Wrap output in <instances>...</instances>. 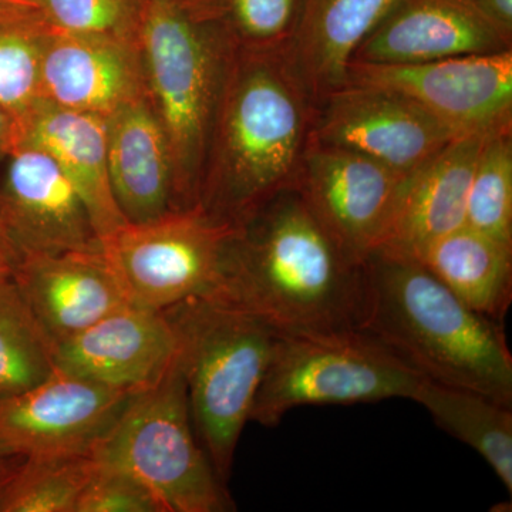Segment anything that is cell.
Masks as SVG:
<instances>
[{"label":"cell","instance_id":"6da1fadb","mask_svg":"<svg viewBox=\"0 0 512 512\" xmlns=\"http://www.w3.org/2000/svg\"><path fill=\"white\" fill-rule=\"evenodd\" d=\"M316 107L288 47L234 45L198 207L238 225L279 192L298 188Z\"/></svg>","mask_w":512,"mask_h":512},{"label":"cell","instance_id":"7a4b0ae2","mask_svg":"<svg viewBox=\"0 0 512 512\" xmlns=\"http://www.w3.org/2000/svg\"><path fill=\"white\" fill-rule=\"evenodd\" d=\"M215 298L278 333L356 328L362 264L340 248L292 188L235 225Z\"/></svg>","mask_w":512,"mask_h":512},{"label":"cell","instance_id":"3957f363","mask_svg":"<svg viewBox=\"0 0 512 512\" xmlns=\"http://www.w3.org/2000/svg\"><path fill=\"white\" fill-rule=\"evenodd\" d=\"M356 328L423 379L512 406L504 323L468 308L416 258L382 249L367 256Z\"/></svg>","mask_w":512,"mask_h":512},{"label":"cell","instance_id":"277c9868","mask_svg":"<svg viewBox=\"0 0 512 512\" xmlns=\"http://www.w3.org/2000/svg\"><path fill=\"white\" fill-rule=\"evenodd\" d=\"M140 49L173 161L174 210L198 207L234 43L194 0H150Z\"/></svg>","mask_w":512,"mask_h":512},{"label":"cell","instance_id":"5b68a950","mask_svg":"<svg viewBox=\"0 0 512 512\" xmlns=\"http://www.w3.org/2000/svg\"><path fill=\"white\" fill-rule=\"evenodd\" d=\"M163 312L177 336L195 434L228 485L278 332L218 298L188 299Z\"/></svg>","mask_w":512,"mask_h":512},{"label":"cell","instance_id":"8992f818","mask_svg":"<svg viewBox=\"0 0 512 512\" xmlns=\"http://www.w3.org/2000/svg\"><path fill=\"white\" fill-rule=\"evenodd\" d=\"M92 454L146 484L164 512L235 510L195 434L178 352L157 383L131 397Z\"/></svg>","mask_w":512,"mask_h":512},{"label":"cell","instance_id":"52a82bcc","mask_svg":"<svg viewBox=\"0 0 512 512\" xmlns=\"http://www.w3.org/2000/svg\"><path fill=\"white\" fill-rule=\"evenodd\" d=\"M421 379L357 328L278 333L249 421L275 427L296 407L412 399Z\"/></svg>","mask_w":512,"mask_h":512},{"label":"cell","instance_id":"ba28073f","mask_svg":"<svg viewBox=\"0 0 512 512\" xmlns=\"http://www.w3.org/2000/svg\"><path fill=\"white\" fill-rule=\"evenodd\" d=\"M234 231L235 225L194 207L143 224L126 222L101 239V249L128 302L163 312L218 295Z\"/></svg>","mask_w":512,"mask_h":512},{"label":"cell","instance_id":"9c48e42d","mask_svg":"<svg viewBox=\"0 0 512 512\" xmlns=\"http://www.w3.org/2000/svg\"><path fill=\"white\" fill-rule=\"evenodd\" d=\"M463 134L402 94L345 84L318 101L312 140L410 174Z\"/></svg>","mask_w":512,"mask_h":512},{"label":"cell","instance_id":"30bf717a","mask_svg":"<svg viewBox=\"0 0 512 512\" xmlns=\"http://www.w3.org/2000/svg\"><path fill=\"white\" fill-rule=\"evenodd\" d=\"M345 84L402 94L461 133L512 126V50L416 64L352 62Z\"/></svg>","mask_w":512,"mask_h":512},{"label":"cell","instance_id":"8fae6325","mask_svg":"<svg viewBox=\"0 0 512 512\" xmlns=\"http://www.w3.org/2000/svg\"><path fill=\"white\" fill-rule=\"evenodd\" d=\"M0 227L20 259L99 251L86 204L46 151L19 143L0 168Z\"/></svg>","mask_w":512,"mask_h":512},{"label":"cell","instance_id":"7c38bea8","mask_svg":"<svg viewBox=\"0 0 512 512\" xmlns=\"http://www.w3.org/2000/svg\"><path fill=\"white\" fill-rule=\"evenodd\" d=\"M407 174L311 138L298 190L340 248L363 261L379 248Z\"/></svg>","mask_w":512,"mask_h":512},{"label":"cell","instance_id":"4fadbf2b","mask_svg":"<svg viewBox=\"0 0 512 512\" xmlns=\"http://www.w3.org/2000/svg\"><path fill=\"white\" fill-rule=\"evenodd\" d=\"M134 394L55 370L28 390L0 396V441L22 456L87 453Z\"/></svg>","mask_w":512,"mask_h":512},{"label":"cell","instance_id":"5bb4252c","mask_svg":"<svg viewBox=\"0 0 512 512\" xmlns=\"http://www.w3.org/2000/svg\"><path fill=\"white\" fill-rule=\"evenodd\" d=\"M177 336L164 312L126 305L56 343L55 370L111 389L143 392L173 365Z\"/></svg>","mask_w":512,"mask_h":512},{"label":"cell","instance_id":"9a60e30c","mask_svg":"<svg viewBox=\"0 0 512 512\" xmlns=\"http://www.w3.org/2000/svg\"><path fill=\"white\" fill-rule=\"evenodd\" d=\"M146 97L140 43L53 32L43 56L40 100L107 119Z\"/></svg>","mask_w":512,"mask_h":512},{"label":"cell","instance_id":"2e32d148","mask_svg":"<svg viewBox=\"0 0 512 512\" xmlns=\"http://www.w3.org/2000/svg\"><path fill=\"white\" fill-rule=\"evenodd\" d=\"M512 50L468 0H397L350 63L416 64Z\"/></svg>","mask_w":512,"mask_h":512},{"label":"cell","instance_id":"e0dca14e","mask_svg":"<svg viewBox=\"0 0 512 512\" xmlns=\"http://www.w3.org/2000/svg\"><path fill=\"white\" fill-rule=\"evenodd\" d=\"M10 278L53 346L130 305L103 249L29 256Z\"/></svg>","mask_w":512,"mask_h":512},{"label":"cell","instance_id":"ac0fdd59","mask_svg":"<svg viewBox=\"0 0 512 512\" xmlns=\"http://www.w3.org/2000/svg\"><path fill=\"white\" fill-rule=\"evenodd\" d=\"M488 133L454 138L426 164L407 174L377 249L414 258L431 242L466 225L468 192Z\"/></svg>","mask_w":512,"mask_h":512},{"label":"cell","instance_id":"d6986e66","mask_svg":"<svg viewBox=\"0 0 512 512\" xmlns=\"http://www.w3.org/2000/svg\"><path fill=\"white\" fill-rule=\"evenodd\" d=\"M106 120L111 190L124 220L143 224L175 211L170 147L150 99Z\"/></svg>","mask_w":512,"mask_h":512},{"label":"cell","instance_id":"ffe728a7","mask_svg":"<svg viewBox=\"0 0 512 512\" xmlns=\"http://www.w3.org/2000/svg\"><path fill=\"white\" fill-rule=\"evenodd\" d=\"M20 121L19 143L46 151L86 204L100 241L126 224L111 190L107 120L40 100Z\"/></svg>","mask_w":512,"mask_h":512},{"label":"cell","instance_id":"44dd1931","mask_svg":"<svg viewBox=\"0 0 512 512\" xmlns=\"http://www.w3.org/2000/svg\"><path fill=\"white\" fill-rule=\"evenodd\" d=\"M396 2L303 0L288 53L316 101L345 86L346 72L357 46Z\"/></svg>","mask_w":512,"mask_h":512},{"label":"cell","instance_id":"7402d4cb","mask_svg":"<svg viewBox=\"0 0 512 512\" xmlns=\"http://www.w3.org/2000/svg\"><path fill=\"white\" fill-rule=\"evenodd\" d=\"M414 258L468 308L504 323L512 303V247L463 225Z\"/></svg>","mask_w":512,"mask_h":512},{"label":"cell","instance_id":"603a6c76","mask_svg":"<svg viewBox=\"0 0 512 512\" xmlns=\"http://www.w3.org/2000/svg\"><path fill=\"white\" fill-rule=\"evenodd\" d=\"M414 402L437 426L476 450L512 494V406L484 394L421 379Z\"/></svg>","mask_w":512,"mask_h":512},{"label":"cell","instance_id":"cb8c5ba5","mask_svg":"<svg viewBox=\"0 0 512 512\" xmlns=\"http://www.w3.org/2000/svg\"><path fill=\"white\" fill-rule=\"evenodd\" d=\"M53 32L30 0L0 3V106L18 119L40 101L43 56Z\"/></svg>","mask_w":512,"mask_h":512},{"label":"cell","instance_id":"d4e9b609","mask_svg":"<svg viewBox=\"0 0 512 512\" xmlns=\"http://www.w3.org/2000/svg\"><path fill=\"white\" fill-rule=\"evenodd\" d=\"M53 349L10 275L0 276V396L23 392L52 376Z\"/></svg>","mask_w":512,"mask_h":512},{"label":"cell","instance_id":"484cf974","mask_svg":"<svg viewBox=\"0 0 512 512\" xmlns=\"http://www.w3.org/2000/svg\"><path fill=\"white\" fill-rule=\"evenodd\" d=\"M96 466L92 451L25 456L0 512H74Z\"/></svg>","mask_w":512,"mask_h":512},{"label":"cell","instance_id":"4316f807","mask_svg":"<svg viewBox=\"0 0 512 512\" xmlns=\"http://www.w3.org/2000/svg\"><path fill=\"white\" fill-rule=\"evenodd\" d=\"M466 225L512 247V126L485 137L468 192Z\"/></svg>","mask_w":512,"mask_h":512},{"label":"cell","instance_id":"83f0119b","mask_svg":"<svg viewBox=\"0 0 512 512\" xmlns=\"http://www.w3.org/2000/svg\"><path fill=\"white\" fill-rule=\"evenodd\" d=\"M235 46L284 49L292 43L303 0H194Z\"/></svg>","mask_w":512,"mask_h":512},{"label":"cell","instance_id":"f1b7e54d","mask_svg":"<svg viewBox=\"0 0 512 512\" xmlns=\"http://www.w3.org/2000/svg\"><path fill=\"white\" fill-rule=\"evenodd\" d=\"M57 32L140 43L150 0H30Z\"/></svg>","mask_w":512,"mask_h":512},{"label":"cell","instance_id":"f546056e","mask_svg":"<svg viewBox=\"0 0 512 512\" xmlns=\"http://www.w3.org/2000/svg\"><path fill=\"white\" fill-rule=\"evenodd\" d=\"M74 512H164V508L133 474L97 461Z\"/></svg>","mask_w":512,"mask_h":512},{"label":"cell","instance_id":"4dcf8cb0","mask_svg":"<svg viewBox=\"0 0 512 512\" xmlns=\"http://www.w3.org/2000/svg\"><path fill=\"white\" fill-rule=\"evenodd\" d=\"M491 25L512 40V0H468Z\"/></svg>","mask_w":512,"mask_h":512},{"label":"cell","instance_id":"1f68e13d","mask_svg":"<svg viewBox=\"0 0 512 512\" xmlns=\"http://www.w3.org/2000/svg\"><path fill=\"white\" fill-rule=\"evenodd\" d=\"M20 140V121L15 114L0 106V168L6 163Z\"/></svg>","mask_w":512,"mask_h":512},{"label":"cell","instance_id":"d6a6232c","mask_svg":"<svg viewBox=\"0 0 512 512\" xmlns=\"http://www.w3.org/2000/svg\"><path fill=\"white\" fill-rule=\"evenodd\" d=\"M23 458L25 456H22V454H6V456L0 457V501H2L3 495L6 494L10 483L18 473Z\"/></svg>","mask_w":512,"mask_h":512},{"label":"cell","instance_id":"836d02e7","mask_svg":"<svg viewBox=\"0 0 512 512\" xmlns=\"http://www.w3.org/2000/svg\"><path fill=\"white\" fill-rule=\"evenodd\" d=\"M16 264H18V256L13 252L8 239L3 234L2 227H0V276L12 274Z\"/></svg>","mask_w":512,"mask_h":512},{"label":"cell","instance_id":"e575fe53","mask_svg":"<svg viewBox=\"0 0 512 512\" xmlns=\"http://www.w3.org/2000/svg\"><path fill=\"white\" fill-rule=\"evenodd\" d=\"M6 454H15V453H12V451H10L9 448L6 447L5 444L2 443V441H0V457L6 456Z\"/></svg>","mask_w":512,"mask_h":512},{"label":"cell","instance_id":"d590c367","mask_svg":"<svg viewBox=\"0 0 512 512\" xmlns=\"http://www.w3.org/2000/svg\"><path fill=\"white\" fill-rule=\"evenodd\" d=\"M9 2V0H0V3Z\"/></svg>","mask_w":512,"mask_h":512}]
</instances>
